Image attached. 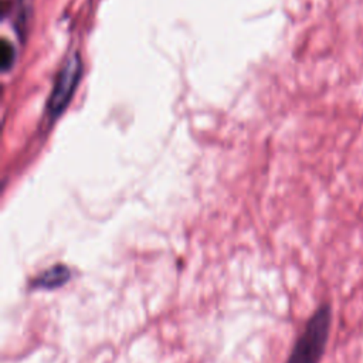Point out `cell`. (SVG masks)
I'll list each match as a JSON object with an SVG mask.
<instances>
[{
	"label": "cell",
	"instance_id": "1",
	"mask_svg": "<svg viewBox=\"0 0 363 363\" xmlns=\"http://www.w3.org/2000/svg\"><path fill=\"white\" fill-rule=\"evenodd\" d=\"M330 325L332 306L330 303L323 302L309 316L286 363H319L328 345Z\"/></svg>",
	"mask_w": 363,
	"mask_h": 363
},
{
	"label": "cell",
	"instance_id": "2",
	"mask_svg": "<svg viewBox=\"0 0 363 363\" xmlns=\"http://www.w3.org/2000/svg\"><path fill=\"white\" fill-rule=\"evenodd\" d=\"M78 74H79L78 60L67 61L64 69L58 75L54 91L51 94L48 108L52 115H58L64 109L67 101L69 99V95L75 89V85L78 81Z\"/></svg>",
	"mask_w": 363,
	"mask_h": 363
},
{
	"label": "cell",
	"instance_id": "3",
	"mask_svg": "<svg viewBox=\"0 0 363 363\" xmlns=\"http://www.w3.org/2000/svg\"><path fill=\"white\" fill-rule=\"evenodd\" d=\"M71 277L69 269L65 265H54L45 271H43L34 281V288H43V289H52L57 286L64 285Z\"/></svg>",
	"mask_w": 363,
	"mask_h": 363
}]
</instances>
